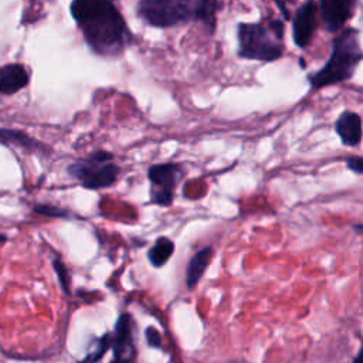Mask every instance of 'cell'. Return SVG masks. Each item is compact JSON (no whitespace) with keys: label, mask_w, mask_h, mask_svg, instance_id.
<instances>
[{"label":"cell","mask_w":363,"mask_h":363,"mask_svg":"<svg viewBox=\"0 0 363 363\" xmlns=\"http://www.w3.org/2000/svg\"><path fill=\"white\" fill-rule=\"evenodd\" d=\"M238 57L258 61H275L282 55V45L275 43L259 23H240L237 28Z\"/></svg>","instance_id":"277c9868"},{"label":"cell","mask_w":363,"mask_h":363,"mask_svg":"<svg viewBox=\"0 0 363 363\" xmlns=\"http://www.w3.org/2000/svg\"><path fill=\"white\" fill-rule=\"evenodd\" d=\"M286 1H292V0H275L277 6L281 9L284 17H285V18H289V13H288V9H286V6H285Z\"/></svg>","instance_id":"44dd1931"},{"label":"cell","mask_w":363,"mask_h":363,"mask_svg":"<svg viewBox=\"0 0 363 363\" xmlns=\"http://www.w3.org/2000/svg\"><path fill=\"white\" fill-rule=\"evenodd\" d=\"M54 268H55V271H57V274H58V278H60V282H61L62 289H64L65 292H68V282H69V279H68V272H67L65 265H64L61 261L54 259Z\"/></svg>","instance_id":"2e32d148"},{"label":"cell","mask_w":363,"mask_h":363,"mask_svg":"<svg viewBox=\"0 0 363 363\" xmlns=\"http://www.w3.org/2000/svg\"><path fill=\"white\" fill-rule=\"evenodd\" d=\"M353 363H363V347L360 349V352H359V353H357V356L354 357Z\"/></svg>","instance_id":"7402d4cb"},{"label":"cell","mask_w":363,"mask_h":363,"mask_svg":"<svg viewBox=\"0 0 363 363\" xmlns=\"http://www.w3.org/2000/svg\"><path fill=\"white\" fill-rule=\"evenodd\" d=\"M128 363H133V362H128Z\"/></svg>","instance_id":"d4e9b609"},{"label":"cell","mask_w":363,"mask_h":363,"mask_svg":"<svg viewBox=\"0 0 363 363\" xmlns=\"http://www.w3.org/2000/svg\"><path fill=\"white\" fill-rule=\"evenodd\" d=\"M362 60L363 51L360 48L357 31L354 28L340 31V34L333 40L329 61L320 71L309 77L311 86L313 89H319L349 79Z\"/></svg>","instance_id":"3957f363"},{"label":"cell","mask_w":363,"mask_h":363,"mask_svg":"<svg viewBox=\"0 0 363 363\" xmlns=\"http://www.w3.org/2000/svg\"><path fill=\"white\" fill-rule=\"evenodd\" d=\"M271 28H272L274 34L277 35V38H282V34H284V23L282 21H279V20L272 21Z\"/></svg>","instance_id":"ffe728a7"},{"label":"cell","mask_w":363,"mask_h":363,"mask_svg":"<svg viewBox=\"0 0 363 363\" xmlns=\"http://www.w3.org/2000/svg\"><path fill=\"white\" fill-rule=\"evenodd\" d=\"M218 7V0H139L136 13L149 26L157 28L200 21L213 33Z\"/></svg>","instance_id":"7a4b0ae2"},{"label":"cell","mask_w":363,"mask_h":363,"mask_svg":"<svg viewBox=\"0 0 363 363\" xmlns=\"http://www.w3.org/2000/svg\"><path fill=\"white\" fill-rule=\"evenodd\" d=\"M316 28V4L313 0L305 1L295 13L292 23L294 41L299 48H305Z\"/></svg>","instance_id":"8992f818"},{"label":"cell","mask_w":363,"mask_h":363,"mask_svg":"<svg viewBox=\"0 0 363 363\" xmlns=\"http://www.w3.org/2000/svg\"><path fill=\"white\" fill-rule=\"evenodd\" d=\"M173 250H174L173 242L169 238L162 237L149 250V254H147L149 261L152 262L153 267H162L164 262H167V259L173 254Z\"/></svg>","instance_id":"5bb4252c"},{"label":"cell","mask_w":363,"mask_h":363,"mask_svg":"<svg viewBox=\"0 0 363 363\" xmlns=\"http://www.w3.org/2000/svg\"><path fill=\"white\" fill-rule=\"evenodd\" d=\"M132 325L129 315L123 313L118 319L115 335L112 336V346L115 350V359L123 363L132 362L133 342H132Z\"/></svg>","instance_id":"ba28073f"},{"label":"cell","mask_w":363,"mask_h":363,"mask_svg":"<svg viewBox=\"0 0 363 363\" xmlns=\"http://www.w3.org/2000/svg\"><path fill=\"white\" fill-rule=\"evenodd\" d=\"M0 142L17 145L28 150H38L41 146L37 140L30 138L27 133L16 129H0Z\"/></svg>","instance_id":"4fadbf2b"},{"label":"cell","mask_w":363,"mask_h":363,"mask_svg":"<svg viewBox=\"0 0 363 363\" xmlns=\"http://www.w3.org/2000/svg\"><path fill=\"white\" fill-rule=\"evenodd\" d=\"M146 339H147V343L152 347H160L162 346V337H160L159 332L155 328H147L146 329Z\"/></svg>","instance_id":"e0dca14e"},{"label":"cell","mask_w":363,"mask_h":363,"mask_svg":"<svg viewBox=\"0 0 363 363\" xmlns=\"http://www.w3.org/2000/svg\"><path fill=\"white\" fill-rule=\"evenodd\" d=\"M72 177L81 180L88 189H102L111 186L118 176V166L112 163V155L105 150H96L86 159L78 160L68 167Z\"/></svg>","instance_id":"5b68a950"},{"label":"cell","mask_w":363,"mask_h":363,"mask_svg":"<svg viewBox=\"0 0 363 363\" xmlns=\"http://www.w3.org/2000/svg\"><path fill=\"white\" fill-rule=\"evenodd\" d=\"M109 346H112V336L106 333L105 336L96 340V343L94 345V347L91 349V352L88 353V356L84 359L82 363H96L105 354Z\"/></svg>","instance_id":"9a60e30c"},{"label":"cell","mask_w":363,"mask_h":363,"mask_svg":"<svg viewBox=\"0 0 363 363\" xmlns=\"http://www.w3.org/2000/svg\"><path fill=\"white\" fill-rule=\"evenodd\" d=\"M347 169L353 170L354 173H363V157H349L346 160Z\"/></svg>","instance_id":"ac0fdd59"},{"label":"cell","mask_w":363,"mask_h":363,"mask_svg":"<svg viewBox=\"0 0 363 363\" xmlns=\"http://www.w3.org/2000/svg\"><path fill=\"white\" fill-rule=\"evenodd\" d=\"M35 211H38L41 214H47V216H54V217L64 214V211L57 210L54 207H47V206H35Z\"/></svg>","instance_id":"d6986e66"},{"label":"cell","mask_w":363,"mask_h":363,"mask_svg":"<svg viewBox=\"0 0 363 363\" xmlns=\"http://www.w3.org/2000/svg\"><path fill=\"white\" fill-rule=\"evenodd\" d=\"M1 241H4V235H0V242H1Z\"/></svg>","instance_id":"cb8c5ba5"},{"label":"cell","mask_w":363,"mask_h":363,"mask_svg":"<svg viewBox=\"0 0 363 363\" xmlns=\"http://www.w3.org/2000/svg\"><path fill=\"white\" fill-rule=\"evenodd\" d=\"M336 133L339 135L340 140L346 146H356L362 140V119L356 112L346 111L343 112L336 123H335Z\"/></svg>","instance_id":"30bf717a"},{"label":"cell","mask_w":363,"mask_h":363,"mask_svg":"<svg viewBox=\"0 0 363 363\" xmlns=\"http://www.w3.org/2000/svg\"><path fill=\"white\" fill-rule=\"evenodd\" d=\"M69 11L95 54L116 57L129 45L132 33L112 0H72Z\"/></svg>","instance_id":"6da1fadb"},{"label":"cell","mask_w":363,"mask_h":363,"mask_svg":"<svg viewBox=\"0 0 363 363\" xmlns=\"http://www.w3.org/2000/svg\"><path fill=\"white\" fill-rule=\"evenodd\" d=\"M356 0H320V13L330 33L339 31L353 16Z\"/></svg>","instance_id":"52a82bcc"},{"label":"cell","mask_w":363,"mask_h":363,"mask_svg":"<svg viewBox=\"0 0 363 363\" xmlns=\"http://www.w3.org/2000/svg\"><path fill=\"white\" fill-rule=\"evenodd\" d=\"M211 252L213 250L210 247H206L203 250H200L199 252L194 254V257L190 259L187 269H186V285L189 289H193L197 282L200 281V278L203 277L210 258H211Z\"/></svg>","instance_id":"7c38bea8"},{"label":"cell","mask_w":363,"mask_h":363,"mask_svg":"<svg viewBox=\"0 0 363 363\" xmlns=\"http://www.w3.org/2000/svg\"><path fill=\"white\" fill-rule=\"evenodd\" d=\"M28 72L21 64H6L0 67V94L13 95L27 86Z\"/></svg>","instance_id":"9c48e42d"},{"label":"cell","mask_w":363,"mask_h":363,"mask_svg":"<svg viewBox=\"0 0 363 363\" xmlns=\"http://www.w3.org/2000/svg\"><path fill=\"white\" fill-rule=\"evenodd\" d=\"M353 228H354L356 231H359V233H362V234H363V225H359V224H356V225H353Z\"/></svg>","instance_id":"603a6c76"},{"label":"cell","mask_w":363,"mask_h":363,"mask_svg":"<svg viewBox=\"0 0 363 363\" xmlns=\"http://www.w3.org/2000/svg\"><path fill=\"white\" fill-rule=\"evenodd\" d=\"M182 176V167L172 163L156 164L149 169V179L153 184V190L173 191V187L179 183Z\"/></svg>","instance_id":"8fae6325"}]
</instances>
